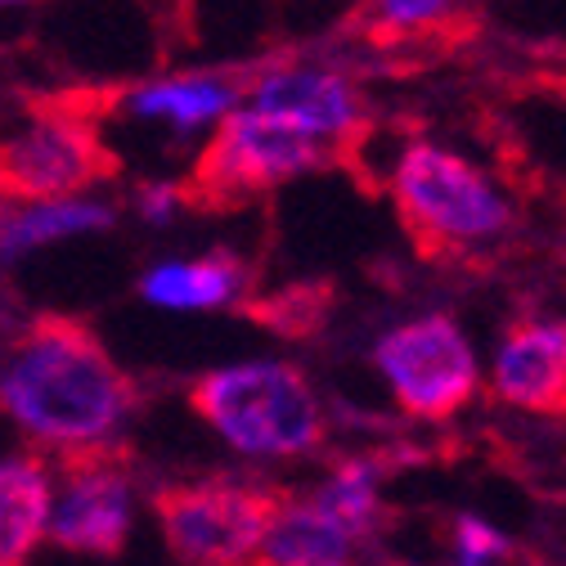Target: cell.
I'll return each mask as SVG.
<instances>
[{
  "label": "cell",
  "mask_w": 566,
  "mask_h": 566,
  "mask_svg": "<svg viewBox=\"0 0 566 566\" xmlns=\"http://www.w3.org/2000/svg\"><path fill=\"white\" fill-rule=\"evenodd\" d=\"M450 557L463 562V566H494V562H509L513 557V535L504 526H494L476 513H459L450 522Z\"/></svg>",
  "instance_id": "obj_18"
},
{
  "label": "cell",
  "mask_w": 566,
  "mask_h": 566,
  "mask_svg": "<svg viewBox=\"0 0 566 566\" xmlns=\"http://www.w3.org/2000/svg\"><path fill=\"white\" fill-rule=\"evenodd\" d=\"M374 374L391 405L413 422H450L485 387V360L450 311H418L378 333Z\"/></svg>",
  "instance_id": "obj_5"
},
{
  "label": "cell",
  "mask_w": 566,
  "mask_h": 566,
  "mask_svg": "<svg viewBox=\"0 0 566 566\" xmlns=\"http://www.w3.org/2000/svg\"><path fill=\"white\" fill-rule=\"evenodd\" d=\"M248 91V77L239 73H176L158 77L122 95V113L139 122H163L176 135H198L217 126Z\"/></svg>",
  "instance_id": "obj_11"
},
{
  "label": "cell",
  "mask_w": 566,
  "mask_h": 566,
  "mask_svg": "<svg viewBox=\"0 0 566 566\" xmlns=\"http://www.w3.org/2000/svg\"><path fill=\"white\" fill-rule=\"evenodd\" d=\"M472 0H365V23L378 41H413L459 23Z\"/></svg>",
  "instance_id": "obj_17"
},
{
  "label": "cell",
  "mask_w": 566,
  "mask_h": 566,
  "mask_svg": "<svg viewBox=\"0 0 566 566\" xmlns=\"http://www.w3.org/2000/svg\"><path fill=\"white\" fill-rule=\"evenodd\" d=\"M59 463H63V485L50 500L45 539L67 553L117 557L135 522V476L122 441L59 450Z\"/></svg>",
  "instance_id": "obj_8"
},
{
  "label": "cell",
  "mask_w": 566,
  "mask_h": 566,
  "mask_svg": "<svg viewBox=\"0 0 566 566\" xmlns=\"http://www.w3.org/2000/svg\"><path fill=\"white\" fill-rule=\"evenodd\" d=\"M274 504L279 494L270 485L207 476V481L163 485L154 494V517L176 562L239 566V562H256V544L265 535Z\"/></svg>",
  "instance_id": "obj_7"
},
{
  "label": "cell",
  "mask_w": 566,
  "mask_h": 566,
  "mask_svg": "<svg viewBox=\"0 0 566 566\" xmlns=\"http://www.w3.org/2000/svg\"><path fill=\"white\" fill-rule=\"evenodd\" d=\"M135 400V378L73 315H36L0 365V409L54 450L122 441Z\"/></svg>",
  "instance_id": "obj_1"
},
{
  "label": "cell",
  "mask_w": 566,
  "mask_h": 566,
  "mask_svg": "<svg viewBox=\"0 0 566 566\" xmlns=\"http://www.w3.org/2000/svg\"><path fill=\"white\" fill-rule=\"evenodd\" d=\"M256 315L279 328V333H289V337H302L311 328H319V311H315V289H283L270 306H256Z\"/></svg>",
  "instance_id": "obj_19"
},
{
  "label": "cell",
  "mask_w": 566,
  "mask_h": 566,
  "mask_svg": "<svg viewBox=\"0 0 566 566\" xmlns=\"http://www.w3.org/2000/svg\"><path fill=\"white\" fill-rule=\"evenodd\" d=\"M135 207H139V217H145L149 226H167V221H176V211L189 207V202H185V189H180V185H171V180H149V185H139Z\"/></svg>",
  "instance_id": "obj_20"
},
{
  "label": "cell",
  "mask_w": 566,
  "mask_h": 566,
  "mask_svg": "<svg viewBox=\"0 0 566 566\" xmlns=\"http://www.w3.org/2000/svg\"><path fill=\"white\" fill-rule=\"evenodd\" d=\"M139 297L158 311H230L248 297V265L234 252L163 261L139 279Z\"/></svg>",
  "instance_id": "obj_13"
},
{
  "label": "cell",
  "mask_w": 566,
  "mask_h": 566,
  "mask_svg": "<svg viewBox=\"0 0 566 566\" xmlns=\"http://www.w3.org/2000/svg\"><path fill=\"white\" fill-rule=\"evenodd\" d=\"M54 481L36 454L0 459V566H19L36 553L50 522Z\"/></svg>",
  "instance_id": "obj_15"
},
{
  "label": "cell",
  "mask_w": 566,
  "mask_h": 566,
  "mask_svg": "<svg viewBox=\"0 0 566 566\" xmlns=\"http://www.w3.org/2000/svg\"><path fill=\"white\" fill-rule=\"evenodd\" d=\"M306 494L360 548L382 535V522H387V468H382L378 454L337 459Z\"/></svg>",
  "instance_id": "obj_14"
},
{
  "label": "cell",
  "mask_w": 566,
  "mask_h": 566,
  "mask_svg": "<svg viewBox=\"0 0 566 566\" xmlns=\"http://www.w3.org/2000/svg\"><path fill=\"white\" fill-rule=\"evenodd\" d=\"M243 99L302 126L333 154L356 149L369 126V99L360 82L319 59H279L261 67L256 77H248Z\"/></svg>",
  "instance_id": "obj_9"
},
{
  "label": "cell",
  "mask_w": 566,
  "mask_h": 566,
  "mask_svg": "<svg viewBox=\"0 0 566 566\" xmlns=\"http://www.w3.org/2000/svg\"><path fill=\"white\" fill-rule=\"evenodd\" d=\"M387 193L400 226L432 256L485 252L517 226L504 180L441 139H405L387 167Z\"/></svg>",
  "instance_id": "obj_3"
},
{
  "label": "cell",
  "mask_w": 566,
  "mask_h": 566,
  "mask_svg": "<svg viewBox=\"0 0 566 566\" xmlns=\"http://www.w3.org/2000/svg\"><path fill=\"white\" fill-rule=\"evenodd\" d=\"M189 409L248 463H302L328 437V405L319 387L289 360L261 356L207 369L189 387Z\"/></svg>",
  "instance_id": "obj_2"
},
{
  "label": "cell",
  "mask_w": 566,
  "mask_h": 566,
  "mask_svg": "<svg viewBox=\"0 0 566 566\" xmlns=\"http://www.w3.org/2000/svg\"><path fill=\"white\" fill-rule=\"evenodd\" d=\"M0 6H23V0H0Z\"/></svg>",
  "instance_id": "obj_21"
},
{
  "label": "cell",
  "mask_w": 566,
  "mask_h": 566,
  "mask_svg": "<svg viewBox=\"0 0 566 566\" xmlns=\"http://www.w3.org/2000/svg\"><path fill=\"white\" fill-rule=\"evenodd\" d=\"M333 158L337 154L302 126L239 99L207 130V145L180 189L189 207H239L256 193L324 171Z\"/></svg>",
  "instance_id": "obj_4"
},
{
  "label": "cell",
  "mask_w": 566,
  "mask_h": 566,
  "mask_svg": "<svg viewBox=\"0 0 566 566\" xmlns=\"http://www.w3.org/2000/svg\"><path fill=\"white\" fill-rule=\"evenodd\" d=\"M360 557V544L350 539L311 494H289L265 522V535L256 544V562L265 566H346Z\"/></svg>",
  "instance_id": "obj_12"
},
{
  "label": "cell",
  "mask_w": 566,
  "mask_h": 566,
  "mask_svg": "<svg viewBox=\"0 0 566 566\" xmlns=\"http://www.w3.org/2000/svg\"><path fill=\"white\" fill-rule=\"evenodd\" d=\"M0 226H6V207H0Z\"/></svg>",
  "instance_id": "obj_22"
},
{
  "label": "cell",
  "mask_w": 566,
  "mask_h": 566,
  "mask_svg": "<svg viewBox=\"0 0 566 566\" xmlns=\"http://www.w3.org/2000/svg\"><path fill=\"white\" fill-rule=\"evenodd\" d=\"M28 104V130L0 145V198H73L117 171V158L99 139V108L73 95Z\"/></svg>",
  "instance_id": "obj_6"
},
{
  "label": "cell",
  "mask_w": 566,
  "mask_h": 566,
  "mask_svg": "<svg viewBox=\"0 0 566 566\" xmlns=\"http://www.w3.org/2000/svg\"><path fill=\"white\" fill-rule=\"evenodd\" d=\"M485 387L522 413H566V319H517L485 360Z\"/></svg>",
  "instance_id": "obj_10"
},
{
  "label": "cell",
  "mask_w": 566,
  "mask_h": 566,
  "mask_svg": "<svg viewBox=\"0 0 566 566\" xmlns=\"http://www.w3.org/2000/svg\"><path fill=\"white\" fill-rule=\"evenodd\" d=\"M108 226H113V207L104 202H86L82 193L45 198V202H28V211H19V217L0 226V252H28L54 239H73V234H91Z\"/></svg>",
  "instance_id": "obj_16"
}]
</instances>
